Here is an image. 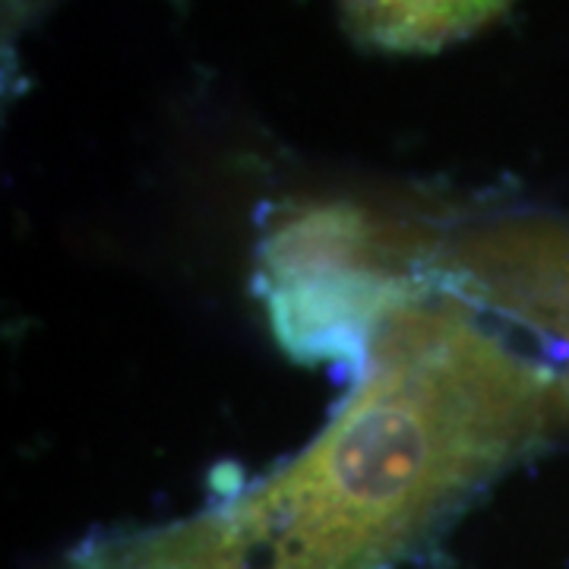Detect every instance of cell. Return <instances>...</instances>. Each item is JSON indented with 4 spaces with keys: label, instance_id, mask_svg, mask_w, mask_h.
<instances>
[{
    "label": "cell",
    "instance_id": "obj_4",
    "mask_svg": "<svg viewBox=\"0 0 569 569\" xmlns=\"http://www.w3.org/2000/svg\"><path fill=\"white\" fill-rule=\"evenodd\" d=\"M512 0H339L355 39L396 54H427L466 39Z\"/></svg>",
    "mask_w": 569,
    "mask_h": 569
},
{
    "label": "cell",
    "instance_id": "obj_5",
    "mask_svg": "<svg viewBox=\"0 0 569 569\" xmlns=\"http://www.w3.org/2000/svg\"><path fill=\"white\" fill-rule=\"evenodd\" d=\"M36 3H41V0H7V10H26V7H36Z\"/></svg>",
    "mask_w": 569,
    "mask_h": 569
},
{
    "label": "cell",
    "instance_id": "obj_2",
    "mask_svg": "<svg viewBox=\"0 0 569 569\" xmlns=\"http://www.w3.org/2000/svg\"><path fill=\"white\" fill-rule=\"evenodd\" d=\"M415 228L346 200L291 206L260 247L257 288L295 361L365 365L392 310L440 291L437 257Z\"/></svg>",
    "mask_w": 569,
    "mask_h": 569
},
{
    "label": "cell",
    "instance_id": "obj_3",
    "mask_svg": "<svg viewBox=\"0 0 569 569\" xmlns=\"http://www.w3.org/2000/svg\"><path fill=\"white\" fill-rule=\"evenodd\" d=\"M437 279L468 307H485L569 355V219L507 216L440 247Z\"/></svg>",
    "mask_w": 569,
    "mask_h": 569
},
{
    "label": "cell",
    "instance_id": "obj_1",
    "mask_svg": "<svg viewBox=\"0 0 569 569\" xmlns=\"http://www.w3.org/2000/svg\"><path fill=\"white\" fill-rule=\"evenodd\" d=\"M567 430L569 367L440 288L389 313L305 452L212 512L234 569H392Z\"/></svg>",
    "mask_w": 569,
    "mask_h": 569
}]
</instances>
